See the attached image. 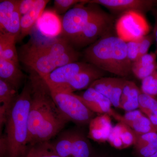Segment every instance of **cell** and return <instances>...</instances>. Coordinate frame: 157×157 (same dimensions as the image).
<instances>
[{"label":"cell","mask_w":157,"mask_h":157,"mask_svg":"<svg viewBox=\"0 0 157 157\" xmlns=\"http://www.w3.org/2000/svg\"><path fill=\"white\" fill-rule=\"evenodd\" d=\"M29 80L32 96L29 115V147L50 141L69 122L57 107L50 89L43 78L31 70Z\"/></svg>","instance_id":"1"},{"label":"cell","mask_w":157,"mask_h":157,"mask_svg":"<svg viewBox=\"0 0 157 157\" xmlns=\"http://www.w3.org/2000/svg\"><path fill=\"white\" fill-rule=\"evenodd\" d=\"M139 108L156 128L157 99L141 92L139 98Z\"/></svg>","instance_id":"24"},{"label":"cell","mask_w":157,"mask_h":157,"mask_svg":"<svg viewBox=\"0 0 157 157\" xmlns=\"http://www.w3.org/2000/svg\"><path fill=\"white\" fill-rule=\"evenodd\" d=\"M157 70V62L143 67H132V73L138 79L142 80Z\"/></svg>","instance_id":"30"},{"label":"cell","mask_w":157,"mask_h":157,"mask_svg":"<svg viewBox=\"0 0 157 157\" xmlns=\"http://www.w3.org/2000/svg\"><path fill=\"white\" fill-rule=\"evenodd\" d=\"M141 90L135 82L126 80L120 100V109L127 111L139 108V98Z\"/></svg>","instance_id":"20"},{"label":"cell","mask_w":157,"mask_h":157,"mask_svg":"<svg viewBox=\"0 0 157 157\" xmlns=\"http://www.w3.org/2000/svg\"><path fill=\"white\" fill-rule=\"evenodd\" d=\"M36 26L38 32L45 38L54 39L62 34V19L53 10L44 11L37 21Z\"/></svg>","instance_id":"16"},{"label":"cell","mask_w":157,"mask_h":157,"mask_svg":"<svg viewBox=\"0 0 157 157\" xmlns=\"http://www.w3.org/2000/svg\"><path fill=\"white\" fill-rule=\"evenodd\" d=\"M49 2L47 0H36L32 9L26 14L21 16L20 35L18 41H21L31 33Z\"/></svg>","instance_id":"18"},{"label":"cell","mask_w":157,"mask_h":157,"mask_svg":"<svg viewBox=\"0 0 157 157\" xmlns=\"http://www.w3.org/2000/svg\"><path fill=\"white\" fill-rule=\"evenodd\" d=\"M155 16V22L154 28L153 33L152 34L154 38V41L155 42L157 46V12L156 13Z\"/></svg>","instance_id":"36"},{"label":"cell","mask_w":157,"mask_h":157,"mask_svg":"<svg viewBox=\"0 0 157 157\" xmlns=\"http://www.w3.org/2000/svg\"><path fill=\"white\" fill-rule=\"evenodd\" d=\"M135 150L140 157H150L157 152V132L136 133Z\"/></svg>","instance_id":"22"},{"label":"cell","mask_w":157,"mask_h":157,"mask_svg":"<svg viewBox=\"0 0 157 157\" xmlns=\"http://www.w3.org/2000/svg\"><path fill=\"white\" fill-rule=\"evenodd\" d=\"M25 157H61L54 150L50 141L40 142L29 147Z\"/></svg>","instance_id":"25"},{"label":"cell","mask_w":157,"mask_h":157,"mask_svg":"<svg viewBox=\"0 0 157 157\" xmlns=\"http://www.w3.org/2000/svg\"><path fill=\"white\" fill-rule=\"evenodd\" d=\"M105 73L103 70L91 64L89 67L76 75L67 84L52 90L74 93L76 91L86 90L94 82L104 77Z\"/></svg>","instance_id":"13"},{"label":"cell","mask_w":157,"mask_h":157,"mask_svg":"<svg viewBox=\"0 0 157 157\" xmlns=\"http://www.w3.org/2000/svg\"><path fill=\"white\" fill-rule=\"evenodd\" d=\"M54 150L61 157H91V147L84 135L75 131H66L51 142Z\"/></svg>","instance_id":"8"},{"label":"cell","mask_w":157,"mask_h":157,"mask_svg":"<svg viewBox=\"0 0 157 157\" xmlns=\"http://www.w3.org/2000/svg\"><path fill=\"white\" fill-rule=\"evenodd\" d=\"M32 86L29 79L18 94L6 117L7 151L5 157H25L29 149V115Z\"/></svg>","instance_id":"3"},{"label":"cell","mask_w":157,"mask_h":157,"mask_svg":"<svg viewBox=\"0 0 157 157\" xmlns=\"http://www.w3.org/2000/svg\"><path fill=\"white\" fill-rule=\"evenodd\" d=\"M18 57L19 61L43 78L59 67L78 61L79 53L60 36L44 41L30 40L21 47Z\"/></svg>","instance_id":"2"},{"label":"cell","mask_w":157,"mask_h":157,"mask_svg":"<svg viewBox=\"0 0 157 157\" xmlns=\"http://www.w3.org/2000/svg\"><path fill=\"white\" fill-rule=\"evenodd\" d=\"M141 81V92L155 98L157 96V70Z\"/></svg>","instance_id":"28"},{"label":"cell","mask_w":157,"mask_h":157,"mask_svg":"<svg viewBox=\"0 0 157 157\" xmlns=\"http://www.w3.org/2000/svg\"><path fill=\"white\" fill-rule=\"evenodd\" d=\"M50 90L57 107L68 121L86 124L95 117V113L85 105L76 94Z\"/></svg>","instance_id":"6"},{"label":"cell","mask_w":157,"mask_h":157,"mask_svg":"<svg viewBox=\"0 0 157 157\" xmlns=\"http://www.w3.org/2000/svg\"><path fill=\"white\" fill-rule=\"evenodd\" d=\"M113 128L110 116L101 114L90 122L89 137L97 142L104 143L107 141Z\"/></svg>","instance_id":"17"},{"label":"cell","mask_w":157,"mask_h":157,"mask_svg":"<svg viewBox=\"0 0 157 157\" xmlns=\"http://www.w3.org/2000/svg\"><path fill=\"white\" fill-rule=\"evenodd\" d=\"M17 90L6 81L0 79V124L1 128L5 123L7 113L15 99Z\"/></svg>","instance_id":"21"},{"label":"cell","mask_w":157,"mask_h":157,"mask_svg":"<svg viewBox=\"0 0 157 157\" xmlns=\"http://www.w3.org/2000/svg\"><path fill=\"white\" fill-rule=\"evenodd\" d=\"M16 41L17 39L13 35L0 33V59L19 65L18 54L15 46Z\"/></svg>","instance_id":"23"},{"label":"cell","mask_w":157,"mask_h":157,"mask_svg":"<svg viewBox=\"0 0 157 157\" xmlns=\"http://www.w3.org/2000/svg\"><path fill=\"white\" fill-rule=\"evenodd\" d=\"M18 0L0 1V29L15 10L18 9Z\"/></svg>","instance_id":"26"},{"label":"cell","mask_w":157,"mask_h":157,"mask_svg":"<svg viewBox=\"0 0 157 157\" xmlns=\"http://www.w3.org/2000/svg\"><path fill=\"white\" fill-rule=\"evenodd\" d=\"M85 105L92 112L110 116L113 109L111 102L104 95L89 87L79 94H76Z\"/></svg>","instance_id":"15"},{"label":"cell","mask_w":157,"mask_h":157,"mask_svg":"<svg viewBox=\"0 0 157 157\" xmlns=\"http://www.w3.org/2000/svg\"><path fill=\"white\" fill-rule=\"evenodd\" d=\"M88 63L117 76L132 73V64L127 56L126 42L117 36L107 35L88 46L84 52Z\"/></svg>","instance_id":"4"},{"label":"cell","mask_w":157,"mask_h":157,"mask_svg":"<svg viewBox=\"0 0 157 157\" xmlns=\"http://www.w3.org/2000/svg\"><path fill=\"white\" fill-rule=\"evenodd\" d=\"M36 0H18V10L21 16L26 14L34 6Z\"/></svg>","instance_id":"35"},{"label":"cell","mask_w":157,"mask_h":157,"mask_svg":"<svg viewBox=\"0 0 157 157\" xmlns=\"http://www.w3.org/2000/svg\"><path fill=\"white\" fill-rule=\"evenodd\" d=\"M156 130H157V127H156Z\"/></svg>","instance_id":"38"},{"label":"cell","mask_w":157,"mask_h":157,"mask_svg":"<svg viewBox=\"0 0 157 157\" xmlns=\"http://www.w3.org/2000/svg\"><path fill=\"white\" fill-rule=\"evenodd\" d=\"M84 0L70 9L62 18V33L61 36L70 44L78 36L85 26L103 13L99 5Z\"/></svg>","instance_id":"5"},{"label":"cell","mask_w":157,"mask_h":157,"mask_svg":"<svg viewBox=\"0 0 157 157\" xmlns=\"http://www.w3.org/2000/svg\"><path fill=\"white\" fill-rule=\"evenodd\" d=\"M157 53L151 52L139 57L137 61L132 64V67H143L156 63Z\"/></svg>","instance_id":"33"},{"label":"cell","mask_w":157,"mask_h":157,"mask_svg":"<svg viewBox=\"0 0 157 157\" xmlns=\"http://www.w3.org/2000/svg\"><path fill=\"white\" fill-rule=\"evenodd\" d=\"M125 80L124 78L102 77L94 82L90 87L108 98L113 107L120 108L121 96Z\"/></svg>","instance_id":"11"},{"label":"cell","mask_w":157,"mask_h":157,"mask_svg":"<svg viewBox=\"0 0 157 157\" xmlns=\"http://www.w3.org/2000/svg\"><path fill=\"white\" fill-rule=\"evenodd\" d=\"M107 141L114 148L117 149H124L123 144L120 135L117 124L113 128Z\"/></svg>","instance_id":"32"},{"label":"cell","mask_w":157,"mask_h":157,"mask_svg":"<svg viewBox=\"0 0 157 157\" xmlns=\"http://www.w3.org/2000/svg\"><path fill=\"white\" fill-rule=\"evenodd\" d=\"M25 78L19 65L0 59V79L4 80L18 90Z\"/></svg>","instance_id":"19"},{"label":"cell","mask_w":157,"mask_h":157,"mask_svg":"<svg viewBox=\"0 0 157 157\" xmlns=\"http://www.w3.org/2000/svg\"><path fill=\"white\" fill-rule=\"evenodd\" d=\"M84 0H55L54 2L53 11L58 15L65 14L72 7Z\"/></svg>","instance_id":"29"},{"label":"cell","mask_w":157,"mask_h":157,"mask_svg":"<svg viewBox=\"0 0 157 157\" xmlns=\"http://www.w3.org/2000/svg\"><path fill=\"white\" fill-rule=\"evenodd\" d=\"M89 2L102 6L114 12L135 11L144 13L149 11L154 1L148 0H91Z\"/></svg>","instance_id":"14"},{"label":"cell","mask_w":157,"mask_h":157,"mask_svg":"<svg viewBox=\"0 0 157 157\" xmlns=\"http://www.w3.org/2000/svg\"><path fill=\"white\" fill-rule=\"evenodd\" d=\"M150 157H157V152L156 153H155L154 155H153Z\"/></svg>","instance_id":"37"},{"label":"cell","mask_w":157,"mask_h":157,"mask_svg":"<svg viewBox=\"0 0 157 157\" xmlns=\"http://www.w3.org/2000/svg\"><path fill=\"white\" fill-rule=\"evenodd\" d=\"M110 116L127 125L137 134L157 132L155 126L140 109L127 111L124 115H120L113 109Z\"/></svg>","instance_id":"12"},{"label":"cell","mask_w":157,"mask_h":157,"mask_svg":"<svg viewBox=\"0 0 157 157\" xmlns=\"http://www.w3.org/2000/svg\"><path fill=\"white\" fill-rule=\"evenodd\" d=\"M127 56L132 64L137 61L139 56V42L132 41L126 42Z\"/></svg>","instance_id":"31"},{"label":"cell","mask_w":157,"mask_h":157,"mask_svg":"<svg viewBox=\"0 0 157 157\" xmlns=\"http://www.w3.org/2000/svg\"><path fill=\"white\" fill-rule=\"evenodd\" d=\"M154 41V38L152 34H148L139 40V57L148 53L149 49Z\"/></svg>","instance_id":"34"},{"label":"cell","mask_w":157,"mask_h":157,"mask_svg":"<svg viewBox=\"0 0 157 157\" xmlns=\"http://www.w3.org/2000/svg\"><path fill=\"white\" fill-rule=\"evenodd\" d=\"M115 28L117 36L126 42L139 41L151 30L144 14L135 11L122 13L116 22Z\"/></svg>","instance_id":"7"},{"label":"cell","mask_w":157,"mask_h":157,"mask_svg":"<svg viewBox=\"0 0 157 157\" xmlns=\"http://www.w3.org/2000/svg\"><path fill=\"white\" fill-rule=\"evenodd\" d=\"M91 65V64L86 62L70 63L57 68L42 78L50 89H56L67 84Z\"/></svg>","instance_id":"10"},{"label":"cell","mask_w":157,"mask_h":157,"mask_svg":"<svg viewBox=\"0 0 157 157\" xmlns=\"http://www.w3.org/2000/svg\"><path fill=\"white\" fill-rule=\"evenodd\" d=\"M124 149L134 145L136 140V133L127 125L122 122L117 124Z\"/></svg>","instance_id":"27"},{"label":"cell","mask_w":157,"mask_h":157,"mask_svg":"<svg viewBox=\"0 0 157 157\" xmlns=\"http://www.w3.org/2000/svg\"><path fill=\"white\" fill-rule=\"evenodd\" d=\"M113 21V17L104 11L85 26L71 45L73 47L82 48L89 46L104 36L110 35Z\"/></svg>","instance_id":"9"}]
</instances>
